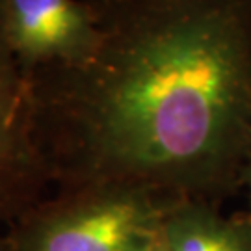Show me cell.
<instances>
[{
    "label": "cell",
    "instance_id": "4",
    "mask_svg": "<svg viewBox=\"0 0 251 251\" xmlns=\"http://www.w3.org/2000/svg\"><path fill=\"white\" fill-rule=\"evenodd\" d=\"M0 17L28 78L43 67L86 62L100 43L93 0H0Z\"/></svg>",
    "mask_w": 251,
    "mask_h": 251
},
{
    "label": "cell",
    "instance_id": "1",
    "mask_svg": "<svg viewBox=\"0 0 251 251\" xmlns=\"http://www.w3.org/2000/svg\"><path fill=\"white\" fill-rule=\"evenodd\" d=\"M86 62L30 76L50 184L126 182L216 203L251 160V0H93Z\"/></svg>",
    "mask_w": 251,
    "mask_h": 251
},
{
    "label": "cell",
    "instance_id": "3",
    "mask_svg": "<svg viewBox=\"0 0 251 251\" xmlns=\"http://www.w3.org/2000/svg\"><path fill=\"white\" fill-rule=\"evenodd\" d=\"M50 184L34 125L32 84L6 43L0 17V225L45 199Z\"/></svg>",
    "mask_w": 251,
    "mask_h": 251
},
{
    "label": "cell",
    "instance_id": "5",
    "mask_svg": "<svg viewBox=\"0 0 251 251\" xmlns=\"http://www.w3.org/2000/svg\"><path fill=\"white\" fill-rule=\"evenodd\" d=\"M162 251H251V214L224 216L214 203L182 198L164 218Z\"/></svg>",
    "mask_w": 251,
    "mask_h": 251
},
{
    "label": "cell",
    "instance_id": "2",
    "mask_svg": "<svg viewBox=\"0 0 251 251\" xmlns=\"http://www.w3.org/2000/svg\"><path fill=\"white\" fill-rule=\"evenodd\" d=\"M180 196L95 182L58 188L8 225L13 251H152Z\"/></svg>",
    "mask_w": 251,
    "mask_h": 251
},
{
    "label": "cell",
    "instance_id": "6",
    "mask_svg": "<svg viewBox=\"0 0 251 251\" xmlns=\"http://www.w3.org/2000/svg\"><path fill=\"white\" fill-rule=\"evenodd\" d=\"M244 186L248 188V198H250V205H251V160L246 166V171H244Z\"/></svg>",
    "mask_w": 251,
    "mask_h": 251
},
{
    "label": "cell",
    "instance_id": "7",
    "mask_svg": "<svg viewBox=\"0 0 251 251\" xmlns=\"http://www.w3.org/2000/svg\"><path fill=\"white\" fill-rule=\"evenodd\" d=\"M0 251H13L11 242H9L8 238V233L2 231V225H0Z\"/></svg>",
    "mask_w": 251,
    "mask_h": 251
},
{
    "label": "cell",
    "instance_id": "8",
    "mask_svg": "<svg viewBox=\"0 0 251 251\" xmlns=\"http://www.w3.org/2000/svg\"><path fill=\"white\" fill-rule=\"evenodd\" d=\"M152 251H162V250H160V246H158V244H156V248H154V250H152Z\"/></svg>",
    "mask_w": 251,
    "mask_h": 251
}]
</instances>
